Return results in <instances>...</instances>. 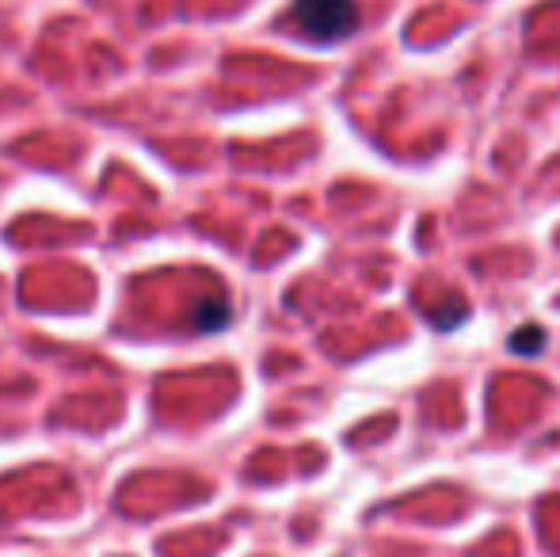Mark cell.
<instances>
[{
	"mask_svg": "<svg viewBox=\"0 0 560 557\" xmlns=\"http://www.w3.org/2000/svg\"><path fill=\"white\" fill-rule=\"evenodd\" d=\"M465 317H469V305H465L462 298H446L443 305H435V310L428 313V321L439 333H454L457 325H465Z\"/></svg>",
	"mask_w": 560,
	"mask_h": 557,
	"instance_id": "3957f363",
	"label": "cell"
},
{
	"mask_svg": "<svg viewBox=\"0 0 560 557\" xmlns=\"http://www.w3.org/2000/svg\"><path fill=\"white\" fill-rule=\"evenodd\" d=\"M294 20L313 43H339L359 27L354 0H294Z\"/></svg>",
	"mask_w": 560,
	"mask_h": 557,
	"instance_id": "6da1fadb",
	"label": "cell"
},
{
	"mask_svg": "<svg viewBox=\"0 0 560 557\" xmlns=\"http://www.w3.org/2000/svg\"><path fill=\"white\" fill-rule=\"evenodd\" d=\"M225 325H229V298L225 294H207L195 302V310H191L195 333H222Z\"/></svg>",
	"mask_w": 560,
	"mask_h": 557,
	"instance_id": "7a4b0ae2",
	"label": "cell"
},
{
	"mask_svg": "<svg viewBox=\"0 0 560 557\" xmlns=\"http://www.w3.org/2000/svg\"><path fill=\"white\" fill-rule=\"evenodd\" d=\"M508 348L515 351V356H541V348H546V328L541 325H523L511 333Z\"/></svg>",
	"mask_w": 560,
	"mask_h": 557,
	"instance_id": "277c9868",
	"label": "cell"
}]
</instances>
